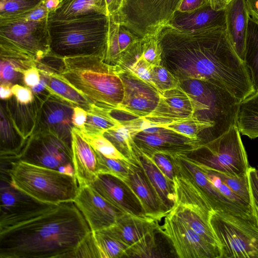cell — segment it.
I'll return each instance as SVG.
<instances>
[{"label": "cell", "mask_w": 258, "mask_h": 258, "mask_svg": "<svg viewBox=\"0 0 258 258\" xmlns=\"http://www.w3.org/2000/svg\"><path fill=\"white\" fill-rule=\"evenodd\" d=\"M168 213L186 223L208 242L220 248L219 240L210 222L211 216L199 209L176 204Z\"/></svg>", "instance_id": "obj_27"}, {"label": "cell", "mask_w": 258, "mask_h": 258, "mask_svg": "<svg viewBox=\"0 0 258 258\" xmlns=\"http://www.w3.org/2000/svg\"><path fill=\"white\" fill-rule=\"evenodd\" d=\"M255 168L250 167L248 171L251 196L254 207L258 216V180L255 173Z\"/></svg>", "instance_id": "obj_50"}, {"label": "cell", "mask_w": 258, "mask_h": 258, "mask_svg": "<svg viewBox=\"0 0 258 258\" xmlns=\"http://www.w3.org/2000/svg\"><path fill=\"white\" fill-rule=\"evenodd\" d=\"M69 103L50 95L43 100L33 133H49L71 146L74 108Z\"/></svg>", "instance_id": "obj_15"}, {"label": "cell", "mask_w": 258, "mask_h": 258, "mask_svg": "<svg viewBox=\"0 0 258 258\" xmlns=\"http://www.w3.org/2000/svg\"><path fill=\"white\" fill-rule=\"evenodd\" d=\"M34 95L33 101L28 104L20 103L14 96L2 102L14 126L26 140L33 134L42 103L49 94L44 92Z\"/></svg>", "instance_id": "obj_23"}, {"label": "cell", "mask_w": 258, "mask_h": 258, "mask_svg": "<svg viewBox=\"0 0 258 258\" xmlns=\"http://www.w3.org/2000/svg\"><path fill=\"white\" fill-rule=\"evenodd\" d=\"M80 134L95 150L97 151L105 157L130 161L121 154L103 135L86 134L81 133Z\"/></svg>", "instance_id": "obj_41"}, {"label": "cell", "mask_w": 258, "mask_h": 258, "mask_svg": "<svg viewBox=\"0 0 258 258\" xmlns=\"http://www.w3.org/2000/svg\"><path fill=\"white\" fill-rule=\"evenodd\" d=\"M248 14L258 22V0H245Z\"/></svg>", "instance_id": "obj_55"}, {"label": "cell", "mask_w": 258, "mask_h": 258, "mask_svg": "<svg viewBox=\"0 0 258 258\" xmlns=\"http://www.w3.org/2000/svg\"><path fill=\"white\" fill-rule=\"evenodd\" d=\"M123 0H105L109 16L117 15Z\"/></svg>", "instance_id": "obj_54"}, {"label": "cell", "mask_w": 258, "mask_h": 258, "mask_svg": "<svg viewBox=\"0 0 258 258\" xmlns=\"http://www.w3.org/2000/svg\"><path fill=\"white\" fill-rule=\"evenodd\" d=\"M243 61L249 72L255 92H258V22L250 16Z\"/></svg>", "instance_id": "obj_33"}, {"label": "cell", "mask_w": 258, "mask_h": 258, "mask_svg": "<svg viewBox=\"0 0 258 258\" xmlns=\"http://www.w3.org/2000/svg\"><path fill=\"white\" fill-rule=\"evenodd\" d=\"M147 156L152 159L161 172L169 180L173 182L176 172L171 155L161 152H155Z\"/></svg>", "instance_id": "obj_45"}, {"label": "cell", "mask_w": 258, "mask_h": 258, "mask_svg": "<svg viewBox=\"0 0 258 258\" xmlns=\"http://www.w3.org/2000/svg\"><path fill=\"white\" fill-rule=\"evenodd\" d=\"M134 147L135 161L142 168L163 207L169 213L176 201L173 182L169 180L152 159L138 149L135 144Z\"/></svg>", "instance_id": "obj_25"}, {"label": "cell", "mask_w": 258, "mask_h": 258, "mask_svg": "<svg viewBox=\"0 0 258 258\" xmlns=\"http://www.w3.org/2000/svg\"><path fill=\"white\" fill-rule=\"evenodd\" d=\"M71 148L74 175L79 185H90L99 174L96 155L76 127L72 131Z\"/></svg>", "instance_id": "obj_22"}, {"label": "cell", "mask_w": 258, "mask_h": 258, "mask_svg": "<svg viewBox=\"0 0 258 258\" xmlns=\"http://www.w3.org/2000/svg\"><path fill=\"white\" fill-rule=\"evenodd\" d=\"M1 57V84H8L12 87L15 84H23V73L11 60Z\"/></svg>", "instance_id": "obj_44"}, {"label": "cell", "mask_w": 258, "mask_h": 258, "mask_svg": "<svg viewBox=\"0 0 258 258\" xmlns=\"http://www.w3.org/2000/svg\"><path fill=\"white\" fill-rule=\"evenodd\" d=\"M231 0H209L212 9L215 10L224 9Z\"/></svg>", "instance_id": "obj_57"}, {"label": "cell", "mask_w": 258, "mask_h": 258, "mask_svg": "<svg viewBox=\"0 0 258 258\" xmlns=\"http://www.w3.org/2000/svg\"><path fill=\"white\" fill-rule=\"evenodd\" d=\"M91 230L73 202L0 231V258L69 257Z\"/></svg>", "instance_id": "obj_2"}, {"label": "cell", "mask_w": 258, "mask_h": 258, "mask_svg": "<svg viewBox=\"0 0 258 258\" xmlns=\"http://www.w3.org/2000/svg\"><path fill=\"white\" fill-rule=\"evenodd\" d=\"M99 14L109 16L105 0H59L58 7L49 13L48 21H66Z\"/></svg>", "instance_id": "obj_26"}, {"label": "cell", "mask_w": 258, "mask_h": 258, "mask_svg": "<svg viewBox=\"0 0 258 258\" xmlns=\"http://www.w3.org/2000/svg\"><path fill=\"white\" fill-rule=\"evenodd\" d=\"M255 175L256 176V178L258 180V169H256L255 170Z\"/></svg>", "instance_id": "obj_59"}, {"label": "cell", "mask_w": 258, "mask_h": 258, "mask_svg": "<svg viewBox=\"0 0 258 258\" xmlns=\"http://www.w3.org/2000/svg\"><path fill=\"white\" fill-rule=\"evenodd\" d=\"M153 66L148 62L142 57L133 63L126 71L142 81L153 86L152 75Z\"/></svg>", "instance_id": "obj_47"}, {"label": "cell", "mask_w": 258, "mask_h": 258, "mask_svg": "<svg viewBox=\"0 0 258 258\" xmlns=\"http://www.w3.org/2000/svg\"><path fill=\"white\" fill-rule=\"evenodd\" d=\"M236 125L219 138L184 154L194 163L229 176L246 174L250 166Z\"/></svg>", "instance_id": "obj_6"}, {"label": "cell", "mask_w": 258, "mask_h": 258, "mask_svg": "<svg viewBox=\"0 0 258 258\" xmlns=\"http://www.w3.org/2000/svg\"><path fill=\"white\" fill-rule=\"evenodd\" d=\"M161 231L158 229L149 233L139 242L129 248L127 257H166L167 253L162 250L161 240L158 238Z\"/></svg>", "instance_id": "obj_34"}, {"label": "cell", "mask_w": 258, "mask_h": 258, "mask_svg": "<svg viewBox=\"0 0 258 258\" xmlns=\"http://www.w3.org/2000/svg\"><path fill=\"white\" fill-rule=\"evenodd\" d=\"M110 24L107 46L104 62L114 68L117 64L121 53L120 50L118 35L119 23L116 15L109 16Z\"/></svg>", "instance_id": "obj_38"}, {"label": "cell", "mask_w": 258, "mask_h": 258, "mask_svg": "<svg viewBox=\"0 0 258 258\" xmlns=\"http://www.w3.org/2000/svg\"><path fill=\"white\" fill-rule=\"evenodd\" d=\"M90 185L124 214L146 216L138 198L128 185L120 179L109 174L99 173Z\"/></svg>", "instance_id": "obj_18"}, {"label": "cell", "mask_w": 258, "mask_h": 258, "mask_svg": "<svg viewBox=\"0 0 258 258\" xmlns=\"http://www.w3.org/2000/svg\"><path fill=\"white\" fill-rule=\"evenodd\" d=\"M216 172L233 192L254 208L250 194L248 173L235 177L218 171Z\"/></svg>", "instance_id": "obj_40"}, {"label": "cell", "mask_w": 258, "mask_h": 258, "mask_svg": "<svg viewBox=\"0 0 258 258\" xmlns=\"http://www.w3.org/2000/svg\"><path fill=\"white\" fill-rule=\"evenodd\" d=\"M46 84L45 80L41 77L40 80L38 84L31 88L34 94L41 93L46 91Z\"/></svg>", "instance_id": "obj_58"}, {"label": "cell", "mask_w": 258, "mask_h": 258, "mask_svg": "<svg viewBox=\"0 0 258 258\" xmlns=\"http://www.w3.org/2000/svg\"><path fill=\"white\" fill-rule=\"evenodd\" d=\"M176 172L173 179L175 204L196 208L211 216L214 211L200 189L188 178Z\"/></svg>", "instance_id": "obj_30"}, {"label": "cell", "mask_w": 258, "mask_h": 258, "mask_svg": "<svg viewBox=\"0 0 258 258\" xmlns=\"http://www.w3.org/2000/svg\"><path fill=\"white\" fill-rule=\"evenodd\" d=\"M99 173L115 176L125 183L128 180L129 165L131 161L115 159L105 157L95 150Z\"/></svg>", "instance_id": "obj_37"}, {"label": "cell", "mask_w": 258, "mask_h": 258, "mask_svg": "<svg viewBox=\"0 0 258 258\" xmlns=\"http://www.w3.org/2000/svg\"><path fill=\"white\" fill-rule=\"evenodd\" d=\"M59 75L91 103L117 109L124 97V87L112 67L96 55L63 58Z\"/></svg>", "instance_id": "obj_3"}, {"label": "cell", "mask_w": 258, "mask_h": 258, "mask_svg": "<svg viewBox=\"0 0 258 258\" xmlns=\"http://www.w3.org/2000/svg\"><path fill=\"white\" fill-rule=\"evenodd\" d=\"M159 222L146 216L124 214L112 226L104 230L123 243L128 250L149 233L158 229Z\"/></svg>", "instance_id": "obj_21"}, {"label": "cell", "mask_w": 258, "mask_h": 258, "mask_svg": "<svg viewBox=\"0 0 258 258\" xmlns=\"http://www.w3.org/2000/svg\"><path fill=\"white\" fill-rule=\"evenodd\" d=\"M177 172L188 178L200 189L214 212L228 213L258 226V216L253 210L231 201L210 181L205 173L184 154L171 155Z\"/></svg>", "instance_id": "obj_11"}, {"label": "cell", "mask_w": 258, "mask_h": 258, "mask_svg": "<svg viewBox=\"0 0 258 258\" xmlns=\"http://www.w3.org/2000/svg\"><path fill=\"white\" fill-rule=\"evenodd\" d=\"M13 96L22 104H28L34 99V94L30 88L20 84L14 85L12 88Z\"/></svg>", "instance_id": "obj_49"}, {"label": "cell", "mask_w": 258, "mask_h": 258, "mask_svg": "<svg viewBox=\"0 0 258 258\" xmlns=\"http://www.w3.org/2000/svg\"><path fill=\"white\" fill-rule=\"evenodd\" d=\"M121 79L124 97L117 109L134 117H145L156 108L160 100L159 92L128 71L115 72Z\"/></svg>", "instance_id": "obj_14"}, {"label": "cell", "mask_w": 258, "mask_h": 258, "mask_svg": "<svg viewBox=\"0 0 258 258\" xmlns=\"http://www.w3.org/2000/svg\"><path fill=\"white\" fill-rule=\"evenodd\" d=\"M0 135L1 160H15L20 154L27 140L14 126L3 103L1 105Z\"/></svg>", "instance_id": "obj_28"}, {"label": "cell", "mask_w": 258, "mask_h": 258, "mask_svg": "<svg viewBox=\"0 0 258 258\" xmlns=\"http://www.w3.org/2000/svg\"><path fill=\"white\" fill-rule=\"evenodd\" d=\"M167 26L182 31L226 28V10H214L208 3L189 12L176 11Z\"/></svg>", "instance_id": "obj_20"}, {"label": "cell", "mask_w": 258, "mask_h": 258, "mask_svg": "<svg viewBox=\"0 0 258 258\" xmlns=\"http://www.w3.org/2000/svg\"><path fill=\"white\" fill-rule=\"evenodd\" d=\"M226 31L234 51L243 61L248 14L245 0H231L226 6Z\"/></svg>", "instance_id": "obj_24"}, {"label": "cell", "mask_w": 258, "mask_h": 258, "mask_svg": "<svg viewBox=\"0 0 258 258\" xmlns=\"http://www.w3.org/2000/svg\"><path fill=\"white\" fill-rule=\"evenodd\" d=\"M209 3V0H182L177 11L189 12L198 9Z\"/></svg>", "instance_id": "obj_52"}, {"label": "cell", "mask_w": 258, "mask_h": 258, "mask_svg": "<svg viewBox=\"0 0 258 258\" xmlns=\"http://www.w3.org/2000/svg\"><path fill=\"white\" fill-rule=\"evenodd\" d=\"M210 222L220 243L221 258H258V226L220 212H213Z\"/></svg>", "instance_id": "obj_8"}, {"label": "cell", "mask_w": 258, "mask_h": 258, "mask_svg": "<svg viewBox=\"0 0 258 258\" xmlns=\"http://www.w3.org/2000/svg\"><path fill=\"white\" fill-rule=\"evenodd\" d=\"M162 62L180 80H199L228 91L240 102L255 92L249 72L230 44L226 28L159 33Z\"/></svg>", "instance_id": "obj_1"}, {"label": "cell", "mask_w": 258, "mask_h": 258, "mask_svg": "<svg viewBox=\"0 0 258 258\" xmlns=\"http://www.w3.org/2000/svg\"><path fill=\"white\" fill-rule=\"evenodd\" d=\"M73 202L83 214L91 231L110 227L124 214L90 185L79 186L78 194Z\"/></svg>", "instance_id": "obj_17"}, {"label": "cell", "mask_w": 258, "mask_h": 258, "mask_svg": "<svg viewBox=\"0 0 258 258\" xmlns=\"http://www.w3.org/2000/svg\"><path fill=\"white\" fill-rule=\"evenodd\" d=\"M159 230L171 243L180 258H221V250L206 240L186 223L168 213Z\"/></svg>", "instance_id": "obj_12"}, {"label": "cell", "mask_w": 258, "mask_h": 258, "mask_svg": "<svg viewBox=\"0 0 258 258\" xmlns=\"http://www.w3.org/2000/svg\"><path fill=\"white\" fill-rule=\"evenodd\" d=\"M110 18L99 14L49 21L50 52L61 58L96 55L104 60Z\"/></svg>", "instance_id": "obj_4"}, {"label": "cell", "mask_w": 258, "mask_h": 258, "mask_svg": "<svg viewBox=\"0 0 258 258\" xmlns=\"http://www.w3.org/2000/svg\"><path fill=\"white\" fill-rule=\"evenodd\" d=\"M235 125L242 135L258 138V92L239 102Z\"/></svg>", "instance_id": "obj_31"}, {"label": "cell", "mask_w": 258, "mask_h": 258, "mask_svg": "<svg viewBox=\"0 0 258 258\" xmlns=\"http://www.w3.org/2000/svg\"><path fill=\"white\" fill-rule=\"evenodd\" d=\"M182 0H123L118 22L140 38L158 35Z\"/></svg>", "instance_id": "obj_7"}, {"label": "cell", "mask_w": 258, "mask_h": 258, "mask_svg": "<svg viewBox=\"0 0 258 258\" xmlns=\"http://www.w3.org/2000/svg\"><path fill=\"white\" fill-rule=\"evenodd\" d=\"M87 111V120L81 129L82 134H101L121 123L110 114V109L91 103ZM77 128V127H76Z\"/></svg>", "instance_id": "obj_32"}, {"label": "cell", "mask_w": 258, "mask_h": 258, "mask_svg": "<svg viewBox=\"0 0 258 258\" xmlns=\"http://www.w3.org/2000/svg\"><path fill=\"white\" fill-rule=\"evenodd\" d=\"M103 135L126 158L135 162L134 142L128 129L123 124L106 131Z\"/></svg>", "instance_id": "obj_36"}, {"label": "cell", "mask_w": 258, "mask_h": 258, "mask_svg": "<svg viewBox=\"0 0 258 258\" xmlns=\"http://www.w3.org/2000/svg\"><path fill=\"white\" fill-rule=\"evenodd\" d=\"M142 57L153 66L161 64L162 49L158 35L142 38Z\"/></svg>", "instance_id": "obj_43"}, {"label": "cell", "mask_w": 258, "mask_h": 258, "mask_svg": "<svg viewBox=\"0 0 258 258\" xmlns=\"http://www.w3.org/2000/svg\"><path fill=\"white\" fill-rule=\"evenodd\" d=\"M39 71L41 77L46 82V89L49 95L66 101L75 107H80L86 111L89 109L91 103L59 74L45 71Z\"/></svg>", "instance_id": "obj_29"}, {"label": "cell", "mask_w": 258, "mask_h": 258, "mask_svg": "<svg viewBox=\"0 0 258 258\" xmlns=\"http://www.w3.org/2000/svg\"><path fill=\"white\" fill-rule=\"evenodd\" d=\"M43 0H0V19L21 15L38 6Z\"/></svg>", "instance_id": "obj_39"}, {"label": "cell", "mask_w": 258, "mask_h": 258, "mask_svg": "<svg viewBox=\"0 0 258 258\" xmlns=\"http://www.w3.org/2000/svg\"><path fill=\"white\" fill-rule=\"evenodd\" d=\"M15 160L75 175L71 146L51 134H32Z\"/></svg>", "instance_id": "obj_10"}, {"label": "cell", "mask_w": 258, "mask_h": 258, "mask_svg": "<svg viewBox=\"0 0 258 258\" xmlns=\"http://www.w3.org/2000/svg\"><path fill=\"white\" fill-rule=\"evenodd\" d=\"M152 79L154 87L160 93L175 88L180 85V80L166 67L161 64L153 67Z\"/></svg>", "instance_id": "obj_42"}, {"label": "cell", "mask_w": 258, "mask_h": 258, "mask_svg": "<svg viewBox=\"0 0 258 258\" xmlns=\"http://www.w3.org/2000/svg\"><path fill=\"white\" fill-rule=\"evenodd\" d=\"M1 176L0 231L34 218L56 207L37 201Z\"/></svg>", "instance_id": "obj_13"}, {"label": "cell", "mask_w": 258, "mask_h": 258, "mask_svg": "<svg viewBox=\"0 0 258 258\" xmlns=\"http://www.w3.org/2000/svg\"><path fill=\"white\" fill-rule=\"evenodd\" d=\"M69 257H100L91 231Z\"/></svg>", "instance_id": "obj_46"}, {"label": "cell", "mask_w": 258, "mask_h": 258, "mask_svg": "<svg viewBox=\"0 0 258 258\" xmlns=\"http://www.w3.org/2000/svg\"><path fill=\"white\" fill-rule=\"evenodd\" d=\"M137 148L146 155L161 152L170 155L187 154L203 145L195 139L159 126L155 133L139 132L132 136Z\"/></svg>", "instance_id": "obj_16"}, {"label": "cell", "mask_w": 258, "mask_h": 258, "mask_svg": "<svg viewBox=\"0 0 258 258\" xmlns=\"http://www.w3.org/2000/svg\"><path fill=\"white\" fill-rule=\"evenodd\" d=\"M7 161L11 184L34 199L54 205L75 200L79 188L75 175L21 160Z\"/></svg>", "instance_id": "obj_5"}, {"label": "cell", "mask_w": 258, "mask_h": 258, "mask_svg": "<svg viewBox=\"0 0 258 258\" xmlns=\"http://www.w3.org/2000/svg\"><path fill=\"white\" fill-rule=\"evenodd\" d=\"M87 111L83 108L75 106L72 116V122L74 127L80 130L83 127L87 120Z\"/></svg>", "instance_id": "obj_53"}, {"label": "cell", "mask_w": 258, "mask_h": 258, "mask_svg": "<svg viewBox=\"0 0 258 258\" xmlns=\"http://www.w3.org/2000/svg\"><path fill=\"white\" fill-rule=\"evenodd\" d=\"M48 18L0 19V40L28 53L36 61L50 52Z\"/></svg>", "instance_id": "obj_9"}, {"label": "cell", "mask_w": 258, "mask_h": 258, "mask_svg": "<svg viewBox=\"0 0 258 258\" xmlns=\"http://www.w3.org/2000/svg\"><path fill=\"white\" fill-rule=\"evenodd\" d=\"M126 183L140 201L145 215L160 221L168 213L166 211L146 174L137 162H131Z\"/></svg>", "instance_id": "obj_19"}, {"label": "cell", "mask_w": 258, "mask_h": 258, "mask_svg": "<svg viewBox=\"0 0 258 258\" xmlns=\"http://www.w3.org/2000/svg\"><path fill=\"white\" fill-rule=\"evenodd\" d=\"M92 232L101 258L127 257V247L105 230Z\"/></svg>", "instance_id": "obj_35"}, {"label": "cell", "mask_w": 258, "mask_h": 258, "mask_svg": "<svg viewBox=\"0 0 258 258\" xmlns=\"http://www.w3.org/2000/svg\"><path fill=\"white\" fill-rule=\"evenodd\" d=\"M11 88L10 85L1 84L0 97L2 100H8L13 96Z\"/></svg>", "instance_id": "obj_56"}, {"label": "cell", "mask_w": 258, "mask_h": 258, "mask_svg": "<svg viewBox=\"0 0 258 258\" xmlns=\"http://www.w3.org/2000/svg\"><path fill=\"white\" fill-rule=\"evenodd\" d=\"M23 76L24 84L30 88L38 84L41 79L40 72L36 66L26 70Z\"/></svg>", "instance_id": "obj_51"}, {"label": "cell", "mask_w": 258, "mask_h": 258, "mask_svg": "<svg viewBox=\"0 0 258 258\" xmlns=\"http://www.w3.org/2000/svg\"><path fill=\"white\" fill-rule=\"evenodd\" d=\"M140 38L128 29L120 25L118 39L121 54L137 42Z\"/></svg>", "instance_id": "obj_48"}]
</instances>
